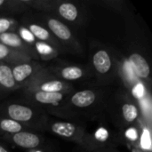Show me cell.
Returning a JSON list of instances; mask_svg holds the SVG:
<instances>
[{"mask_svg":"<svg viewBox=\"0 0 152 152\" xmlns=\"http://www.w3.org/2000/svg\"><path fill=\"white\" fill-rule=\"evenodd\" d=\"M47 71L56 77L58 79L70 83L71 81H77L89 77V69L79 65H67L56 64L46 68Z\"/></svg>","mask_w":152,"mask_h":152,"instance_id":"obj_10","label":"cell"},{"mask_svg":"<svg viewBox=\"0 0 152 152\" xmlns=\"http://www.w3.org/2000/svg\"><path fill=\"white\" fill-rule=\"evenodd\" d=\"M11 68L13 78L18 87L20 89L28 86L35 77H37L45 69L38 61L34 60L12 65Z\"/></svg>","mask_w":152,"mask_h":152,"instance_id":"obj_9","label":"cell"},{"mask_svg":"<svg viewBox=\"0 0 152 152\" xmlns=\"http://www.w3.org/2000/svg\"><path fill=\"white\" fill-rule=\"evenodd\" d=\"M23 95L29 104L39 107H45L46 110L51 108H55L61 104L67 96L71 92H63V93H48L42 92L34 89L23 88ZM73 92V91H72Z\"/></svg>","mask_w":152,"mask_h":152,"instance_id":"obj_8","label":"cell"},{"mask_svg":"<svg viewBox=\"0 0 152 152\" xmlns=\"http://www.w3.org/2000/svg\"><path fill=\"white\" fill-rule=\"evenodd\" d=\"M43 22L46 25V28L61 44L63 49H69L72 53H80L82 51L81 45L71 29L59 19L43 14Z\"/></svg>","mask_w":152,"mask_h":152,"instance_id":"obj_6","label":"cell"},{"mask_svg":"<svg viewBox=\"0 0 152 152\" xmlns=\"http://www.w3.org/2000/svg\"><path fill=\"white\" fill-rule=\"evenodd\" d=\"M37 129L46 130L59 137L70 140L91 151L100 148L94 137L87 134L85 127L74 122L43 118L37 126Z\"/></svg>","mask_w":152,"mask_h":152,"instance_id":"obj_3","label":"cell"},{"mask_svg":"<svg viewBox=\"0 0 152 152\" xmlns=\"http://www.w3.org/2000/svg\"><path fill=\"white\" fill-rule=\"evenodd\" d=\"M91 67L92 71L102 82H110L116 77H118L117 58L103 47L93 51Z\"/></svg>","mask_w":152,"mask_h":152,"instance_id":"obj_5","label":"cell"},{"mask_svg":"<svg viewBox=\"0 0 152 152\" xmlns=\"http://www.w3.org/2000/svg\"><path fill=\"white\" fill-rule=\"evenodd\" d=\"M23 26L29 31V33L33 36V37L37 41L50 45L51 46L55 48L58 52L63 49V47L55 39V37L50 33V31L45 27L42 26L41 24L36 23L33 21L25 20L23 22Z\"/></svg>","mask_w":152,"mask_h":152,"instance_id":"obj_15","label":"cell"},{"mask_svg":"<svg viewBox=\"0 0 152 152\" xmlns=\"http://www.w3.org/2000/svg\"><path fill=\"white\" fill-rule=\"evenodd\" d=\"M127 62L137 77V79L145 86L146 89L149 90L151 89V69L150 65L142 54L139 53H132L129 54L127 58Z\"/></svg>","mask_w":152,"mask_h":152,"instance_id":"obj_11","label":"cell"},{"mask_svg":"<svg viewBox=\"0 0 152 152\" xmlns=\"http://www.w3.org/2000/svg\"><path fill=\"white\" fill-rule=\"evenodd\" d=\"M0 43L7 47L28 55L34 61H38L39 57L33 45L24 42L16 32H8L0 35Z\"/></svg>","mask_w":152,"mask_h":152,"instance_id":"obj_12","label":"cell"},{"mask_svg":"<svg viewBox=\"0 0 152 152\" xmlns=\"http://www.w3.org/2000/svg\"><path fill=\"white\" fill-rule=\"evenodd\" d=\"M19 89L12 75L11 65L0 63V94Z\"/></svg>","mask_w":152,"mask_h":152,"instance_id":"obj_16","label":"cell"},{"mask_svg":"<svg viewBox=\"0 0 152 152\" xmlns=\"http://www.w3.org/2000/svg\"><path fill=\"white\" fill-rule=\"evenodd\" d=\"M31 60L32 59L28 55L12 50L0 43V63H5L12 66L20 62L29 61Z\"/></svg>","mask_w":152,"mask_h":152,"instance_id":"obj_17","label":"cell"},{"mask_svg":"<svg viewBox=\"0 0 152 152\" xmlns=\"http://www.w3.org/2000/svg\"><path fill=\"white\" fill-rule=\"evenodd\" d=\"M33 129L30 126L21 124L7 118L0 117V134L11 135L22 131H29Z\"/></svg>","mask_w":152,"mask_h":152,"instance_id":"obj_18","label":"cell"},{"mask_svg":"<svg viewBox=\"0 0 152 152\" xmlns=\"http://www.w3.org/2000/svg\"><path fill=\"white\" fill-rule=\"evenodd\" d=\"M92 152H118L115 149H113L110 146H105V147H102L99 149H96L94 151H92Z\"/></svg>","mask_w":152,"mask_h":152,"instance_id":"obj_22","label":"cell"},{"mask_svg":"<svg viewBox=\"0 0 152 152\" xmlns=\"http://www.w3.org/2000/svg\"><path fill=\"white\" fill-rule=\"evenodd\" d=\"M131 152H144L142 148H140L138 145L135 144H132L131 146Z\"/></svg>","mask_w":152,"mask_h":152,"instance_id":"obj_23","label":"cell"},{"mask_svg":"<svg viewBox=\"0 0 152 152\" xmlns=\"http://www.w3.org/2000/svg\"><path fill=\"white\" fill-rule=\"evenodd\" d=\"M0 152H11L8 149H6L4 146H2L0 145Z\"/></svg>","mask_w":152,"mask_h":152,"instance_id":"obj_24","label":"cell"},{"mask_svg":"<svg viewBox=\"0 0 152 152\" xmlns=\"http://www.w3.org/2000/svg\"><path fill=\"white\" fill-rule=\"evenodd\" d=\"M19 23L11 17H0V35L8 32H16Z\"/></svg>","mask_w":152,"mask_h":152,"instance_id":"obj_21","label":"cell"},{"mask_svg":"<svg viewBox=\"0 0 152 152\" xmlns=\"http://www.w3.org/2000/svg\"><path fill=\"white\" fill-rule=\"evenodd\" d=\"M0 117L28 125L34 129H37V126L43 119L42 113L37 107L20 102H6L1 104Z\"/></svg>","mask_w":152,"mask_h":152,"instance_id":"obj_4","label":"cell"},{"mask_svg":"<svg viewBox=\"0 0 152 152\" xmlns=\"http://www.w3.org/2000/svg\"><path fill=\"white\" fill-rule=\"evenodd\" d=\"M3 138L12 144L28 151L36 150L43 144L42 137L31 131H22L11 135H3Z\"/></svg>","mask_w":152,"mask_h":152,"instance_id":"obj_13","label":"cell"},{"mask_svg":"<svg viewBox=\"0 0 152 152\" xmlns=\"http://www.w3.org/2000/svg\"><path fill=\"white\" fill-rule=\"evenodd\" d=\"M21 4L27 8H35L43 12H53L54 0H20Z\"/></svg>","mask_w":152,"mask_h":152,"instance_id":"obj_19","label":"cell"},{"mask_svg":"<svg viewBox=\"0 0 152 152\" xmlns=\"http://www.w3.org/2000/svg\"><path fill=\"white\" fill-rule=\"evenodd\" d=\"M104 111L108 113L111 122L122 131L136 125L142 117L138 101L126 89L110 95Z\"/></svg>","mask_w":152,"mask_h":152,"instance_id":"obj_2","label":"cell"},{"mask_svg":"<svg viewBox=\"0 0 152 152\" xmlns=\"http://www.w3.org/2000/svg\"><path fill=\"white\" fill-rule=\"evenodd\" d=\"M33 46L39 57V60L47 61V60L55 58L59 54V52L55 48H53V46L45 43L36 41Z\"/></svg>","mask_w":152,"mask_h":152,"instance_id":"obj_20","label":"cell"},{"mask_svg":"<svg viewBox=\"0 0 152 152\" xmlns=\"http://www.w3.org/2000/svg\"><path fill=\"white\" fill-rule=\"evenodd\" d=\"M109 97L110 94L104 89L73 91L61 104L46 110L61 118L77 121L82 118H93L104 111Z\"/></svg>","mask_w":152,"mask_h":152,"instance_id":"obj_1","label":"cell"},{"mask_svg":"<svg viewBox=\"0 0 152 152\" xmlns=\"http://www.w3.org/2000/svg\"><path fill=\"white\" fill-rule=\"evenodd\" d=\"M53 12H56L62 20L71 23H81L82 13L80 8L74 3L54 0Z\"/></svg>","mask_w":152,"mask_h":152,"instance_id":"obj_14","label":"cell"},{"mask_svg":"<svg viewBox=\"0 0 152 152\" xmlns=\"http://www.w3.org/2000/svg\"><path fill=\"white\" fill-rule=\"evenodd\" d=\"M24 88L48 93H63L74 91V86L71 83L58 79L56 77L50 74L46 68Z\"/></svg>","mask_w":152,"mask_h":152,"instance_id":"obj_7","label":"cell"}]
</instances>
